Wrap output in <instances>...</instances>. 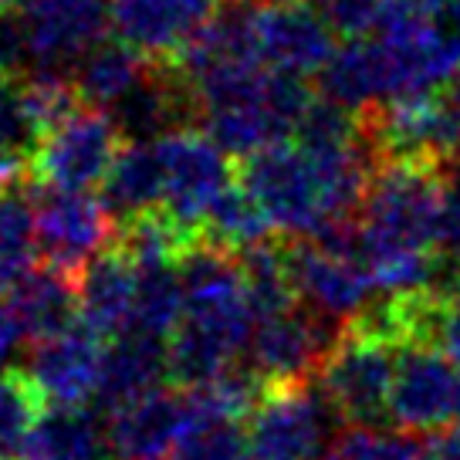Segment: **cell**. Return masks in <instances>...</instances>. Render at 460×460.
Returning <instances> with one entry per match:
<instances>
[{
    "instance_id": "cell-33",
    "label": "cell",
    "mask_w": 460,
    "mask_h": 460,
    "mask_svg": "<svg viewBox=\"0 0 460 460\" xmlns=\"http://www.w3.org/2000/svg\"><path fill=\"white\" fill-rule=\"evenodd\" d=\"M21 339H24V332H21V325H17L14 312L7 308V302H0V369L14 359L17 342H21Z\"/></svg>"
},
{
    "instance_id": "cell-10",
    "label": "cell",
    "mask_w": 460,
    "mask_h": 460,
    "mask_svg": "<svg viewBox=\"0 0 460 460\" xmlns=\"http://www.w3.org/2000/svg\"><path fill=\"white\" fill-rule=\"evenodd\" d=\"M460 376L440 345L410 342L400 349L389 423L402 433H437L454 420Z\"/></svg>"
},
{
    "instance_id": "cell-38",
    "label": "cell",
    "mask_w": 460,
    "mask_h": 460,
    "mask_svg": "<svg viewBox=\"0 0 460 460\" xmlns=\"http://www.w3.org/2000/svg\"><path fill=\"white\" fill-rule=\"evenodd\" d=\"M454 423H457V433H460V389H457V410H454Z\"/></svg>"
},
{
    "instance_id": "cell-4",
    "label": "cell",
    "mask_w": 460,
    "mask_h": 460,
    "mask_svg": "<svg viewBox=\"0 0 460 460\" xmlns=\"http://www.w3.org/2000/svg\"><path fill=\"white\" fill-rule=\"evenodd\" d=\"M122 132L112 115L75 105L44 132V143L34 159V183L65 193H85L95 183H105L109 170L122 153Z\"/></svg>"
},
{
    "instance_id": "cell-30",
    "label": "cell",
    "mask_w": 460,
    "mask_h": 460,
    "mask_svg": "<svg viewBox=\"0 0 460 460\" xmlns=\"http://www.w3.org/2000/svg\"><path fill=\"white\" fill-rule=\"evenodd\" d=\"M437 254L460 264V159L444 166V197L437 224Z\"/></svg>"
},
{
    "instance_id": "cell-6",
    "label": "cell",
    "mask_w": 460,
    "mask_h": 460,
    "mask_svg": "<svg viewBox=\"0 0 460 460\" xmlns=\"http://www.w3.org/2000/svg\"><path fill=\"white\" fill-rule=\"evenodd\" d=\"M335 420L322 389L274 386L251 413L247 454L251 460H322Z\"/></svg>"
},
{
    "instance_id": "cell-5",
    "label": "cell",
    "mask_w": 460,
    "mask_h": 460,
    "mask_svg": "<svg viewBox=\"0 0 460 460\" xmlns=\"http://www.w3.org/2000/svg\"><path fill=\"white\" fill-rule=\"evenodd\" d=\"M349 325L318 315L305 305H295L281 315L264 318L251 339V369L264 379V386H305L318 379L332 349L342 342Z\"/></svg>"
},
{
    "instance_id": "cell-39",
    "label": "cell",
    "mask_w": 460,
    "mask_h": 460,
    "mask_svg": "<svg viewBox=\"0 0 460 460\" xmlns=\"http://www.w3.org/2000/svg\"><path fill=\"white\" fill-rule=\"evenodd\" d=\"M264 4H302V0H264Z\"/></svg>"
},
{
    "instance_id": "cell-11",
    "label": "cell",
    "mask_w": 460,
    "mask_h": 460,
    "mask_svg": "<svg viewBox=\"0 0 460 460\" xmlns=\"http://www.w3.org/2000/svg\"><path fill=\"white\" fill-rule=\"evenodd\" d=\"M285 254L295 295L305 308H312L332 322L352 325L373 305V281L352 258L335 254L315 241L285 244Z\"/></svg>"
},
{
    "instance_id": "cell-18",
    "label": "cell",
    "mask_w": 460,
    "mask_h": 460,
    "mask_svg": "<svg viewBox=\"0 0 460 460\" xmlns=\"http://www.w3.org/2000/svg\"><path fill=\"white\" fill-rule=\"evenodd\" d=\"M7 308L21 332L34 342L65 335L82 318L78 312V274L58 271L51 264L31 268L14 288H7Z\"/></svg>"
},
{
    "instance_id": "cell-27",
    "label": "cell",
    "mask_w": 460,
    "mask_h": 460,
    "mask_svg": "<svg viewBox=\"0 0 460 460\" xmlns=\"http://www.w3.org/2000/svg\"><path fill=\"white\" fill-rule=\"evenodd\" d=\"M41 396L24 373L0 376V460H21L34 423L41 417Z\"/></svg>"
},
{
    "instance_id": "cell-28",
    "label": "cell",
    "mask_w": 460,
    "mask_h": 460,
    "mask_svg": "<svg viewBox=\"0 0 460 460\" xmlns=\"http://www.w3.org/2000/svg\"><path fill=\"white\" fill-rule=\"evenodd\" d=\"M423 444L413 433L383 427H352L339 433L322 460H420Z\"/></svg>"
},
{
    "instance_id": "cell-2",
    "label": "cell",
    "mask_w": 460,
    "mask_h": 460,
    "mask_svg": "<svg viewBox=\"0 0 460 460\" xmlns=\"http://www.w3.org/2000/svg\"><path fill=\"white\" fill-rule=\"evenodd\" d=\"M396 362L400 345L349 325L342 342L332 349L318 373V389L339 420L352 427H376L383 417H389Z\"/></svg>"
},
{
    "instance_id": "cell-25",
    "label": "cell",
    "mask_w": 460,
    "mask_h": 460,
    "mask_svg": "<svg viewBox=\"0 0 460 460\" xmlns=\"http://www.w3.org/2000/svg\"><path fill=\"white\" fill-rule=\"evenodd\" d=\"M34 207L24 197V183L0 187V291L34 268Z\"/></svg>"
},
{
    "instance_id": "cell-9",
    "label": "cell",
    "mask_w": 460,
    "mask_h": 460,
    "mask_svg": "<svg viewBox=\"0 0 460 460\" xmlns=\"http://www.w3.org/2000/svg\"><path fill=\"white\" fill-rule=\"evenodd\" d=\"M115 41L153 65H180L214 24L217 0H109Z\"/></svg>"
},
{
    "instance_id": "cell-8",
    "label": "cell",
    "mask_w": 460,
    "mask_h": 460,
    "mask_svg": "<svg viewBox=\"0 0 460 460\" xmlns=\"http://www.w3.org/2000/svg\"><path fill=\"white\" fill-rule=\"evenodd\" d=\"M17 17L28 38L31 75H72L75 65L102 44L112 7L109 0H24Z\"/></svg>"
},
{
    "instance_id": "cell-12",
    "label": "cell",
    "mask_w": 460,
    "mask_h": 460,
    "mask_svg": "<svg viewBox=\"0 0 460 460\" xmlns=\"http://www.w3.org/2000/svg\"><path fill=\"white\" fill-rule=\"evenodd\" d=\"M254 48L268 72L322 75L335 55V31L322 11L308 4H261L254 7Z\"/></svg>"
},
{
    "instance_id": "cell-15",
    "label": "cell",
    "mask_w": 460,
    "mask_h": 460,
    "mask_svg": "<svg viewBox=\"0 0 460 460\" xmlns=\"http://www.w3.org/2000/svg\"><path fill=\"white\" fill-rule=\"evenodd\" d=\"M136 291H139V274L129 251L115 241L109 251L78 274V312L82 325L95 332L99 339H119L122 332L132 329L136 315Z\"/></svg>"
},
{
    "instance_id": "cell-1",
    "label": "cell",
    "mask_w": 460,
    "mask_h": 460,
    "mask_svg": "<svg viewBox=\"0 0 460 460\" xmlns=\"http://www.w3.org/2000/svg\"><path fill=\"white\" fill-rule=\"evenodd\" d=\"M180 271L187 302L170 339V379L193 393L237 369V356L251 349L258 315L237 254L200 237L183 254Z\"/></svg>"
},
{
    "instance_id": "cell-20",
    "label": "cell",
    "mask_w": 460,
    "mask_h": 460,
    "mask_svg": "<svg viewBox=\"0 0 460 460\" xmlns=\"http://www.w3.org/2000/svg\"><path fill=\"white\" fill-rule=\"evenodd\" d=\"M163 163L156 143H126L102 183V203L112 214L115 227L126 230L143 217L163 210Z\"/></svg>"
},
{
    "instance_id": "cell-21",
    "label": "cell",
    "mask_w": 460,
    "mask_h": 460,
    "mask_svg": "<svg viewBox=\"0 0 460 460\" xmlns=\"http://www.w3.org/2000/svg\"><path fill=\"white\" fill-rule=\"evenodd\" d=\"M112 440L99 417L85 406H51L44 410L21 460H109Z\"/></svg>"
},
{
    "instance_id": "cell-17",
    "label": "cell",
    "mask_w": 460,
    "mask_h": 460,
    "mask_svg": "<svg viewBox=\"0 0 460 460\" xmlns=\"http://www.w3.org/2000/svg\"><path fill=\"white\" fill-rule=\"evenodd\" d=\"M163 376H170V345L163 339H153L146 332H122L105 349L99 383V406L102 410H126L129 402L156 393Z\"/></svg>"
},
{
    "instance_id": "cell-22",
    "label": "cell",
    "mask_w": 460,
    "mask_h": 460,
    "mask_svg": "<svg viewBox=\"0 0 460 460\" xmlns=\"http://www.w3.org/2000/svg\"><path fill=\"white\" fill-rule=\"evenodd\" d=\"M153 61L136 55L129 44L102 41L72 68V88L78 102L99 112H112L149 72Z\"/></svg>"
},
{
    "instance_id": "cell-37",
    "label": "cell",
    "mask_w": 460,
    "mask_h": 460,
    "mask_svg": "<svg viewBox=\"0 0 460 460\" xmlns=\"http://www.w3.org/2000/svg\"><path fill=\"white\" fill-rule=\"evenodd\" d=\"M17 0H0V14H7V11H14Z\"/></svg>"
},
{
    "instance_id": "cell-36",
    "label": "cell",
    "mask_w": 460,
    "mask_h": 460,
    "mask_svg": "<svg viewBox=\"0 0 460 460\" xmlns=\"http://www.w3.org/2000/svg\"><path fill=\"white\" fill-rule=\"evenodd\" d=\"M417 7H423V11H433V7H444V4H454V0H413Z\"/></svg>"
},
{
    "instance_id": "cell-26",
    "label": "cell",
    "mask_w": 460,
    "mask_h": 460,
    "mask_svg": "<svg viewBox=\"0 0 460 460\" xmlns=\"http://www.w3.org/2000/svg\"><path fill=\"white\" fill-rule=\"evenodd\" d=\"M190 396V393H187ZM247 433L241 430V420L217 413L190 396V423L180 444L176 460H244Z\"/></svg>"
},
{
    "instance_id": "cell-16",
    "label": "cell",
    "mask_w": 460,
    "mask_h": 460,
    "mask_svg": "<svg viewBox=\"0 0 460 460\" xmlns=\"http://www.w3.org/2000/svg\"><path fill=\"white\" fill-rule=\"evenodd\" d=\"M190 423V396L156 389L143 400L129 402L112 413L109 440L119 460H163L166 450H176Z\"/></svg>"
},
{
    "instance_id": "cell-32",
    "label": "cell",
    "mask_w": 460,
    "mask_h": 460,
    "mask_svg": "<svg viewBox=\"0 0 460 460\" xmlns=\"http://www.w3.org/2000/svg\"><path fill=\"white\" fill-rule=\"evenodd\" d=\"M437 345L444 349L447 356L460 366V298L444 302L440 308V322H437Z\"/></svg>"
},
{
    "instance_id": "cell-34",
    "label": "cell",
    "mask_w": 460,
    "mask_h": 460,
    "mask_svg": "<svg viewBox=\"0 0 460 460\" xmlns=\"http://www.w3.org/2000/svg\"><path fill=\"white\" fill-rule=\"evenodd\" d=\"M420 460H460V433H437L430 444H423Z\"/></svg>"
},
{
    "instance_id": "cell-23",
    "label": "cell",
    "mask_w": 460,
    "mask_h": 460,
    "mask_svg": "<svg viewBox=\"0 0 460 460\" xmlns=\"http://www.w3.org/2000/svg\"><path fill=\"white\" fill-rule=\"evenodd\" d=\"M132 261H136V274H139L132 329L146 332L153 339H166V335H172V332L180 329L183 302H187L183 271H180V261L183 258H132Z\"/></svg>"
},
{
    "instance_id": "cell-24",
    "label": "cell",
    "mask_w": 460,
    "mask_h": 460,
    "mask_svg": "<svg viewBox=\"0 0 460 460\" xmlns=\"http://www.w3.org/2000/svg\"><path fill=\"white\" fill-rule=\"evenodd\" d=\"M268 237H271V220L241 183H234L210 207L207 224H203V241L224 247L237 258L254 251V247L268 244Z\"/></svg>"
},
{
    "instance_id": "cell-7",
    "label": "cell",
    "mask_w": 460,
    "mask_h": 460,
    "mask_svg": "<svg viewBox=\"0 0 460 460\" xmlns=\"http://www.w3.org/2000/svg\"><path fill=\"white\" fill-rule=\"evenodd\" d=\"M115 220L102 200L88 193L41 187L34 197V241L44 264L82 274L102 251L115 244Z\"/></svg>"
},
{
    "instance_id": "cell-3",
    "label": "cell",
    "mask_w": 460,
    "mask_h": 460,
    "mask_svg": "<svg viewBox=\"0 0 460 460\" xmlns=\"http://www.w3.org/2000/svg\"><path fill=\"white\" fill-rule=\"evenodd\" d=\"M156 153L163 163V214L187 234L200 241L207 214L230 187V156L220 146L193 129H180L156 139Z\"/></svg>"
},
{
    "instance_id": "cell-29",
    "label": "cell",
    "mask_w": 460,
    "mask_h": 460,
    "mask_svg": "<svg viewBox=\"0 0 460 460\" xmlns=\"http://www.w3.org/2000/svg\"><path fill=\"white\" fill-rule=\"evenodd\" d=\"M389 0H318V11L325 14L332 31H339L345 38H366L373 34L379 17L386 11Z\"/></svg>"
},
{
    "instance_id": "cell-35",
    "label": "cell",
    "mask_w": 460,
    "mask_h": 460,
    "mask_svg": "<svg viewBox=\"0 0 460 460\" xmlns=\"http://www.w3.org/2000/svg\"><path fill=\"white\" fill-rule=\"evenodd\" d=\"M437 99H440V109H444L447 122L454 126V132H457V139H460V72L437 92Z\"/></svg>"
},
{
    "instance_id": "cell-13",
    "label": "cell",
    "mask_w": 460,
    "mask_h": 460,
    "mask_svg": "<svg viewBox=\"0 0 460 460\" xmlns=\"http://www.w3.org/2000/svg\"><path fill=\"white\" fill-rule=\"evenodd\" d=\"M102 362H105V349L99 345V335L88 332L85 325H75L65 335L38 342L24 376L44 402L85 406L88 400L99 396Z\"/></svg>"
},
{
    "instance_id": "cell-31",
    "label": "cell",
    "mask_w": 460,
    "mask_h": 460,
    "mask_svg": "<svg viewBox=\"0 0 460 460\" xmlns=\"http://www.w3.org/2000/svg\"><path fill=\"white\" fill-rule=\"evenodd\" d=\"M24 65H31L24 24L14 11H7V14H0V75L21 72Z\"/></svg>"
},
{
    "instance_id": "cell-14",
    "label": "cell",
    "mask_w": 460,
    "mask_h": 460,
    "mask_svg": "<svg viewBox=\"0 0 460 460\" xmlns=\"http://www.w3.org/2000/svg\"><path fill=\"white\" fill-rule=\"evenodd\" d=\"M115 129L129 143H156L170 132L187 129L197 119V99L176 65H149V72L112 112Z\"/></svg>"
},
{
    "instance_id": "cell-19",
    "label": "cell",
    "mask_w": 460,
    "mask_h": 460,
    "mask_svg": "<svg viewBox=\"0 0 460 460\" xmlns=\"http://www.w3.org/2000/svg\"><path fill=\"white\" fill-rule=\"evenodd\" d=\"M318 88H322V99L342 105L352 115H369L393 102L386 58L376 38H356L335 48L332 61L318 75Z\"/></svg>"
}]
</instances>
